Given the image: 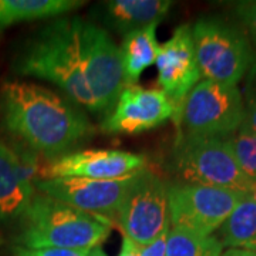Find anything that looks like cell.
I'll return each instance as SVG.
<instances>
[{
	"mask_svg": "<svg viewBox=\"0 0 256 256\" xmlns=\"http://www.w3.org/2000/svg\"><path fill=\"white\" fill-rule=\"evenodd\" d=\"M118 256H141V246L136 244L132 239L122 235V245Z\"/></svg>",
	"mask_w": 256,
	"mask_h": 256,
	"instance_id": "25",
	"label": "cell"
},
{
	"mask_svg": "<svg viewBox=\"0 0 256 256\" xmlns=\"http://www.w3.org/2000/svg\"><path fill=\"white\" fill-rule=\"evenodd\" d=\"M218 236H204L190 229L171 226L165 256H222Z\"/></svg>",
	"mask_w": 256,
	"mask_h": 256,
	"instance_id": "19",
	"label": "cell"
},
{
	"mask_svg": "<svg viewBox=\"0 0 256 256\" xmlns=\"http://www.w3.org/2000/svg\"><path fill=\"white\" fill-rule=\"evenodd\" d=\"M36 196L30 168L0 141V220H14L26 214Z\"/></svg>",
	"mask_w": 256,
	"mask_h": 256,
	"instance_id": "14",
	"label": "cell"
},
{
	"mask_svg": "<svg viewBox=\"0 0 256 256\" xmlns=\"http://www.w3.org/2000/svg\"><path fill=\"white\" fill-rule=\"evenodd\" d=\"M0 112L13 136L53 160L70 154L96 131L82 110L58 94L28 82L2 84Z\"/></svg>",
	"mask_w": 256,
	"mask_h": 256,
	"instance_id": "1",
	"label": "cell"
},
{
	"mask_svg": "<svg viewBox=\"0 0 256 256\" xmlns=\"http://www.w3.org/2000/svg\"><path fill=\"white\" fill-rule=\"evenodd\" d=\"M92 249H58V248H46V249H26L14 246V256H88Z\"/></svg>",
	"mask_w": 256,
	"mask_h": 256,
	"instance_id": "23",
	"label": "cell"
},
{
	"mask_svg": "<svg viewBox=\"0 0 256 256\" xmlns=\"http://www.w3.org/2000/svg\"><path fill=\"white\" fill-rule=\"evenodd\" d=\"M242 171L256 182V134L244 124L235 134L226 138Z\"/></svg>",
	"mask_w": 256,
	"mask_h": 256,
	"instance_id": "20",
	"label": "cell"
},
{
	"mask_svg": "<svg viewBox=\"0 0 256 256\" xmlns=\"http://www.w3.org/2000/svg\"><path fill=\"white\" fill-rule=\"evenodd\" d=\"M82 58L84 77L98 111H110L124 88L120 47L104 28L84 22Z\"/></svg>",
	"mask_w": 256,
	"mask_h": 256,
	"instance_id": "9",
	"label": "cell"
},
{
	"mask_svg": "<svg viewBox=\"0 0 256 256\" xmlns=\"http://www.w3.org/2000/svg\"><path fill=\"white\" fill-rule=\"evenodd\" d=\"M192 38L202 80L238 87L256 64L246 36L218 18H200Z\"/></svg>",
	"mask_w": 256,
	"mask_h": 256,
	"instance_id": "4",
	"label": "cell"
},
{
	"mask_svg": "<svg viewBox=\"0 0 256 256\" xmlns=\"http://www.w3.org/2000/svg\"><path fill=\"white\" fill-rule=\"evenodd\" d=\"M88 256H107V254L102 250V248L98 246V248H94L92 252H90V255Z\"/></svg>",
	"mask_w": 256,
	"mask_h": 256,
	"instance_id": "27",
	"label": "cell"
},
{
	"mask_svg": "<svg viewBox=\"0 0 256 256\" xmlns=\"http://www.w3.org/2000/svg\"><path fill=\"white\" fill-rule=\"evenodd\" d=\"M170 0H110L101 3V18L124 36L161 23L172 8Z\"/></svg>",
	"mask_w": 256,
	"mask_h": 256,
	"instance_id": "15",
	"label": "cell"
},
{
	"mask_svg": "<svg viewBox=\"0 0 256 256\" xmlns=\"http://www.w3.org/2000/svg\"><path fill=\"white\" fill-rule=\"evenodd\" d=\"M170 228H166L158 236L154 239L152 242L146 244L144 246H141V256H165L166 255V242H168V234H170Z\"/></svg>",
	"mask_w": 256,
	"mask_h": 256,
	"instance_id": "24",
	"label": "cell"
},
{
	"mask_svg": "<svg viewBox=\"0 0 256 256\" xmlns=\"http://www.w3.org/2000/svg\"><path fill=\"white\" fill-rule=\"evenodd\" d=\"M220 244L229 249L256 250V195L248 194L220 226Z\"/></svg>",
	"mask_w": 256,
	"mask_h": 256,
	"instance_id": "18",
	"label": "cell"
},
{
	"mask_svg": "<svg viewBox=\"0 0 256 256\" xmlns=\"http://www.w3.org/2000/svg\"><path fill=\"white\" fill-rule=\"evenodd\" d=\"M136 175L137 172L120 180H38L36 181V188L47 196L70 205L76 210L108 220L117 216L122 200Z\"/></svg>",
	"mask_w": 256,
	"mask_h": 256,
	"instance_id": "10",
	"label": "cell"
},
{
	"mask_svg": "<svg viewBox=\"0 0 256 256\" xmlns=\"http://www.w3.org/2000/svg\"><path fill=\"white\" fill-rule=\"evenodd\" d=\"M158 26L160 23H154L124 36L120 48L124 87L137 86L141 74L156 64L160 50V43L156 40Z\"/></svg>",
	"mask_w": 256,
	"mask_h": 256,
	"instance_id": "16",
	"label": "cell"
},
{
	"mask_svg": "<svg viewBox=\"0 0 256 256\" xmlns=\"http://www.w3.org/2000/svg\"><path fill=\"white\" fill-rule=\"evenodd\" d=\"M222 256H256V250H245V249H228Z\"/></svg>",
	"mask_w": 256,
	"mask_h": 256,
	"instance_id": "26",
	"label": "cell"
},
{
	"mask_svg": "<svg viewBox=\"0 0 256 256\" xmlns=\"http://www.w3.org/2000/svg\"><path fill=\"white\" fill-rule=\"evenodd\" d=\"M117 220L124 236L140 246L152 242L171 226L168 185L146 168L137 172L120 206Z\"/></svg>",
	"mask_w": 256,
	"mask_h": 256,
	"instance_id": "8",
	"label": "cell"
},
{
	"mask_svg": "<svg viewBox=\"0 0 256 256\" xmlns=\"http://www.w3.org/2000/svg\"><path fill=\"white\" fill-rule=\"evenodd\" d=\"M23 218L16 246L26 249H94L111 234V220L66 205L44 194L36 195Z\"/></svg>",
	"mask_w": 256,
	"mask_h": 256,
	"instance_id": "3",
	"label": "cell"
},
{
	"mask_svg": "<svg viewBox=\"0 0 256 256\" xmlns=\"http://www.w3.org/2000/svg\"><path fill=\"white\" fill-rule=\"evenodd\" d=\"M245 121L244 96L238 87L201 80L185 101L180 127L185 136L228 138Z\"/></svg>",
	"mask_w": 256,
	"mask_h": 256,
	"instance_id": "6",
	"label": "cell"
},
{
	"mask_svg": "<svg viewBox=\"0 0 256 256\" xmlns=\"http://www.w3.org/2000/svg\"><path fill=\"white\" fill-rule=\"evenodd\" d=\"M245 194L198 184L168 185V210L171 226L190 229L204 236H212Z\"/></svg>",
	"mask_w": 256,
	"mask_h": 256,
	"instance_id": "7",
	"label": "cell"
},
{
	"mask_svg": "<svg viewBox=\"0 0 256 256\" xmlns=\"http://www.w3.org/2000/svg\"><path fill=\"white\" fill-rule=\"evenodd\" d=\"M235 14L246 28L248 34L256 44V0H245L235 3Z\"/></svg>",
	"mask_w": 256,
	"mask_h": 256,
	"instance_id": "22",
	"label": "cell"
},
{
	"mask_svg": "<svg viewBox=\"0 0 256 256\" xmlns=\"http://www.w3.org/2000/svg\"><path fill=\"white\" fill-rule=\"evenodd\" d=\"M175 160L184 182L225 188L245 195L255 190L256 182L242 171L226 138L180 134Z\"/></svg>",
	"mask_w": 256,
	"mask_h": 256,
	"instance_id": "5",
	"label": "cell"
},
{
	"mask_svg": "<svg viewBox=\"0 0 256 256\" xmlns=\"http://www.w3.org/2000/svg\"><path fill=\"white\" fill-rule=\"evenodd\" d=\"M174 117V104L161 88L131 86L122 88L101 128L108 134H141Z\"/></svg>",
	"mask_w": 256,
	"mask_h": 256,
	"instance_id": "12",
	"label": "cell"
},
{
	"mask_svg": "<svg viewBox=\"0 0 256 256\" xmlns=\"http://www.w3.org/2000/svg\"><path fill=\"white\" fill-rule=\"evenodd\" d=\"M244 106H245L244 126L256 134V64L248 74Z\"/></svg>",
	"mask_w": 256,
	"mask_h": 256,
	"instance_id": "21",
	"label": "cell"
},
{
	"mask_svg": "<svg viewBox=\"0 0 256 256\" xmlns=\"http://www.w3.org/2000/svg\"><path fill=\"white\" fill-rule=\"evenodd\" d=\"M156 66L158 70L156 82L172 101L174 120L180 126L185 101L192 88L202 80L190 24L176 28L171 38L160 44Z\"/></svg>",
	"mask_w": 256,
	"mask_h": 256,
	"instance_id": "11",
	"label": "cell"
},
{
	"mask_svg": "<svg viewBox=\"0 0 256 256\" xmlns=\"http://www.w3.org/2000/svg\"><path fill=\"white\" fill-rule=\"evenodd\" d=\"M84 4L82 0H0V33L23 22L67 14Z\"/></svg>",
	"mask_w": 256,
	"mask_h": 256,
	"instance_id": "17",
	"label": "cell"
},
{
	"mask_svg": "<svg viewBox=\"0 0 256 256\" xmlns=\"http://www.w3.org/2000/svg\"><path fill=\"white\" fill-rule=\"evenodd\" d=\"M84 20L60 18L38 32L18 53L14 70L58 86L70 98L92 112H100L87 86L82 58Z\"/></svg>",
	"mask_w": 256,
	"mask_h": 256,
	"instance_id": "2",
	"label": "cell"
},
{
	"mask_svg": "<svg viewBox=\"0 0 256 256\" xmlns=\"http://www.w3.org/2000/svg\"><path fill=\"white\" fill-rule=\"evenodd\" d=\"M146 168V158L140 154L118 150H84L54 160L44 168L42 180H120Z\"/></svg>",
	"mask_w": 256,
	"mask_h": 256,
	"instance_id": "13",
	"label": "cell"
}]
</instances>
